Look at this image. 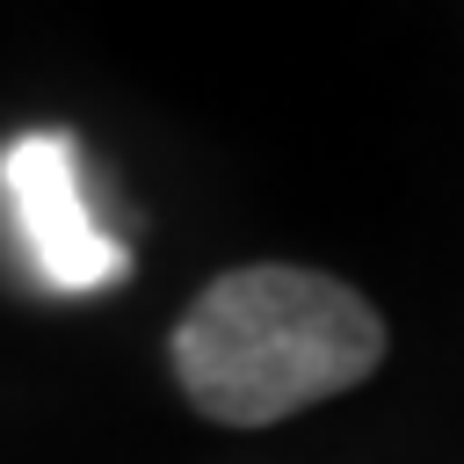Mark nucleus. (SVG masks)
I'll return each mask as SVG.
<instances>
[{
	"instance_id": "f257e3e1",
	"label": "nucleus",
	"mask_w": 464,
	"mask_h": 464,
	"mask_svg": "<svg viewBox=\"0 0 464 464\" xmlns=\"http://www.w3.org/2000/svg\"><path fill=\"white\" fill-rule=\"evenodd\" d=\"M167 355L196 413L225 428H268L355 392L384 362V319L341 276L297 261H246L203 283Z\"/></svg>"
},
{
	"instance_id": "f03ea898",
	"label": "nucleus",
	"mask_w": 464,
	"mask_h": 464,
	"mask_svg": "<svg viewBox=\"0 0 464 464\" xmlns=\"http://www.w3.org/2000/svg\"><path fill=\"white\" fill-rule=\"evenodd\" d=\"M0 188H7V210L29 239V261L51 290H109L130 276L123 246L87 218V181H80V152L72 138L44 130V138H22L0 152Z\"/></svg>"
}]
</instances>
